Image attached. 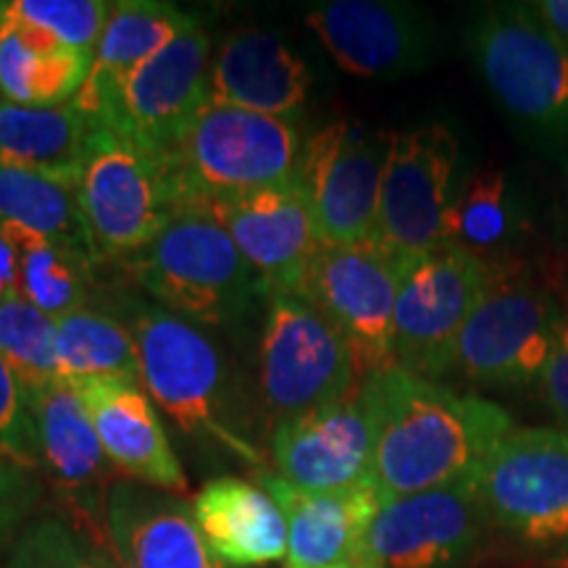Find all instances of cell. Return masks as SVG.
<instances>
[{
    "mask_svg": "<svg viewBox=\"0 0 568 568\" xmlns=\"http://www.w3.org/2000/svg\"><path fill=\"white\" fill-rule=\"evenodd\" d=\"M368 389L376 410L372 485L382 503L468 479L516 429L497 403L397 366L368 376Z\"/></svg>",
    "mask_w": 568,
    "mask_h": 568,
    "instance_id": "obj_1",
    "label": "cell"
},
{
    "mask_svg": "<svg viewBox=\"0 0 568 568\" xmlns=\"http://www.w3.org/2000/svg\"><path fill=\"white\" fill-rule=\"evenodd\" d=\"M305 24L339 69L364 80L418 74L439 51L432 19L395 0H326L308 6Z\"/></svg>",
    "mask_w": 568,
    "mask_h": 568,
    "instance_id": "obj_17",
    "label": "cell"
},
{
    "mask_svg": "<svg viewBox=\"0 0 568 568\" xmlns=\"http://www.w3.org/2000/svg\"><path fill=\"white\" fill-rule=\"evenodd\" d=\"M77 201L98 261L145 251L187 201L166 159L101 130L84 163Z\"/></svg>",
    "mask_w": 568,
    "mask_h": 568,
    "instance_id": "obj_7",
    "label": "cell"
},
{
    "mask_svg": "<svg viewBox=\"0 0 568 568\" xmlns=\"http://www.w3.org/2000/svg\"><path fill=\"white\" fill-rule=\"evenodd\" d=\"M101 130L74 101L61 105L0 101V159L74 187Z\"/></svg>",
    "mask_w": 568,
    "mask_h": 568,
    "instance_id": "obj_27",
    "label": "cell"
},
{
    "mask_svg": "<svg viewBox=\"0 0 568 568\" xmlns=\"http://www.w3.org/2000/svg\"><path fill=\"white\" fill-rule=\"evenodd\" d=\"M6 568H122L111 545L67 514L32 518L13 537Z\"/></svg>",
    "mask_w": 568,
    "mask_h": 568,
    "instance_id": "obj_32",
    "label": "cell"
},
{
    "mask_svg": "<svg viewBox=\"0 0 568 568\" xmlns=\"http://www.w3.org/2000/svg\"><path fill=\"white\" fill-rule=\"evenodd\" d=\"M539 387H542L552 416L560 422V429L568 432V314L560 318L556 347H552L548 366L539 376Z\"/></svg>",
    "mask_w": 568,
    "mask_h": 568,
    "instance_id": "obj_37",
    "label": "cell"
},
{
    "mask_svg": "<svg viewBox=\"0 0 568 568\" xmlns=\"http://www.w3.org/2000/svg\"><path fill=\"white\" fill-rule=\"evenodd\" d=\"M0 453L24 468L40 466L38 429H34L30 400L3 358H0Z\"/></svg>",
    "mask_w": 568,
    "mask_h": 568,
    "instance_id": "obj_35",
    "label": "cell"
},
{
    "mask_svg": "<svg viewBox=\"0 0 568 568\" xmlns=\"http://www.w3.org/2000/svg\"><path fill=\"white\" fill-rule=\"evenodd\" d=\"M564 316L548 290L495 268L493 284L460 332L450 374L477 385L539 382Z\"/></svg>",
    "mask_w": 568,
    "mask_h": 568,
    "instance_id": "obj_10",
    "label": "cell"
},
{
    "mask_svg": "<svg viewBox=\"0 0 568 568\" xmlns=\"http://www.w3.org/2000/svg\"><path fill=\"white\" fill-rule=\"evenodd\" d=\"M376 410L368 376L343 400L287 418L268 432L274 474L308 493H337L372 481Z\"/></svg>",
    "mask_w": 568,
    "mask_h": 568,
    "instance_id": "obj_16",
    "label": "cell"
},
{
    "mask_svg": "<svg viewBox=\"0 0 568 568\" xmlns=\"http://www.w3.org/2000/svg\"><path fill=\"white\" fill-rule=\"evenodd\" d=\"M489 527L535 550L568 545V432L514 429L468 477Z\"/></svg>",
    "mask_w": 568,
    "mask_h": 568,
    "instance_id": "obj_8",
    "label": "cell"
},
{
    "mask_svg": "<svg viewBox=\"0 0 568 568\" xmlns=\"http://www.w3.org/2000/svg\"><path fill=\"white\" fill-rule=\"evenodd\" d=\"M308 63L280 34L237 30L211 59L209 101L276 119H293L308 98Z\"/></svg>",
    "mask_w": 568,
    "mask_h": 568,
    "instance_id": "obj_23",
    "label": "cell"
},
{
    "mask_svg": "<svg viewBox=\"0 0 568 568\" xmlns=\"http://www.w3.org/2000/svg\"><path fill=\"white\" fill-rule=\"evenodd\" d=\"M0 358L24 389L61 379L55 355V318L42 314L24 297L0 303Z\"/></svg>",
    "mask_w": 568,
    "mask_h": 568,
    "instance_id": "obj_33",
    "label": "cell"
},
{
    "mask_svg": "<svg viewBox=\"0 0 568 568\" xmlns=\"http://www.w3.org/2000/svg\"><path fill=\"white\" fill-rule=\"evenodd\" d=\"M230 232L268 293H301L322 237L301 184L197 203Z\"/></svg>",
    "mask_w": 568,
    "mask_h": 568,
    "instance_id": "obj_19",
    "label": "cell"
},
{
    "mask_svg": "<svg viewBox=\"0 0 568 568\" xmlns=\"http://www.w3.org/2000/svg\"><path fill=\"white\" fill-rule=\"evenodd\" d=\"M9 232L21 251V297L27 303H32L51 318L88 308L92 290L98 284V261L92 255L71 245L38 237V234Z\"/></svg>",
    "mask_w": 568,
    "mask_h": 568,
    "instance_id": "obj_31",
    "label": "cell"
},
{
    "mask_svg": "<svg viewBox=\"0 0 568 568\" xmlns=\"http://www.w3.org/2000/svg\"><path fill=\"white\" fill-rule=\"evenodd\" d=\"M524 230V203L503 169H479L464 184L447 216L445 245L464 247L487 261Z\"/></svg>",
    "mask_w": 568,
    "mask_h": 568,
    "instance_id": "obj_30",
    "label": "cell"
},
{
    "mask_svg": "<svg viewBox=\"0 0 568 568\" xmlns=\"http://www.w3.org/2000/svg\"><path fill=\"white\" fill-rule=\"evenodd\" d=\"M489 531L471 481L385 500L366 535V558L379 568H468Z\"/></svg>",
    "mask_w": 568,
    "mask_h": 568,
    "instance_id": "obj_14",
    "label": "cell"
},
{
    "mask_svg": "<svg viewBox=\"0 0 568 568\" xmlns=\"http://www.w3.org/2000/svg\"><path fill=\"white\" fill-rule=\"evenodd\" d=\"M88 408L105 456L119 477L180 495L187 477L153 397L132 379H82L71 385Z\"/></svg>",
    "mask_w": 568,
    "mask_h": 568,
    "instance_id": "obj_20",
    "label": "cell"
},
{
    "mask_svg": "<svg viewBox=\"0 0 568 568\" xmlns=\"http://www.w3.org/2000/svg\"><path fill=\"white\" fill-rule=\"evenodd\" d=\"M95 55L63 45L0 3V101L19 105L69 103L88 80Z\"/></svg>",
    "mask_w": 568,
    "mask_h": 568,
    "instance_id": "obj_26",
    "label": "cell"
},
{
    "mask_svg": "<svg viewBox=\"0 0 568 568\" xmlns=\"http://www.w3.org/2000/svg\"><path fill=\"white\" fill-rule=\"evenodd\" d=\"M11 9L63 45L95 55L111 3L105 0H11Z\"/></svg>",
    "mask_w": 568,
    "mask_h": 568,
    "instance_id": "obj_34",
    "label": "cell"
},
{
    "mask_svg": "<svg viewBox=\"0 0 568 568\" xmlns=\"http://www.w3.org/2000/svg\"><path fill=\"white\" fill-rule=\"evenodd\" d=\"M389 134L335 122L303 142L295 182L308 197L322 245L372 243Z\"/></svg>",
    "mask_w": 568,
    "mask_h": 568,
    "instance_id": "obj_13",
    "label": "cell"
},
{
    "mask_svg": "<svg viewBox=\"0 0 568 568\" xmlns=\"http://www.w3.org/2000/svg\"><path fill=\"white\" fill-rule=\"evenodd\" d=\"M111 311L132 332L140 353L142 387L187 437L216 445L232 458L266 471V456L253 439L234 372L222 345L203 326L153 301L116 295Z\"/></svg>",
    "mask_w": 568,
    "mask_h": 568,
    "instance_id": "obj_2",
    "label": "cell"
},
{
    "mask_svg": "<svg viewBox=\"0 0 568 568\" xmlns=\"http://www.w3.org/2000/svg\"><path fill=\"white\" fill-rule=\"evenodd\" d=\"M124 268L153 303L209 329L240 326L268 295L230 232L197 203L184 205Z\"/></svg>",
    "mask_w": 568,
    "mask_h": 568,
    "instance_id": "obj_3",
    "label": "cell"
},
{
    "mask_svg": "<svg viewBox=\"0 0 568 568\" xmlns=\"http://www.w3.org/2000/svg\"><path fill=\"white\" fill-rule=\"evenodd\" d=\"M193 514L213 556L234 568L287 560V521L264 487L237 477L205 481Z\"/></svg>",
    "mask_w": 568,
    "mask_h": 568,
    "instance_id": "obj_25",
    "label": "cell"
},
{
    "mask_svg": "<svg viewBox=\"0 0 568 568\" xmlns=\"http://www.w3.org/2000/svg\"><path fill=\"white\" fill-rule=\"evenodd\" d=\"M38 429L40 466L51 477L67 516L105 537V500L119 471L105 456L88 408L69 382L24 389Z\"/></svg>",
    "mask_w": 568,
    "mask_h": 568,
    "instance_id": "obj_18",
    "label": "cell"
},
{
    "mask_svg": "<svg viewBox=\"0 0 568 568\" xmlns=\"http://www.w3.org/2000/svg\"><path fill=\"white\" fill-rule=\"evenodd\" d=\"M343 332L301 293H268L258 343V397L268 432L287 418L343 400L361 387Z\"/></svg>",
    "mask_w": 568,
    "mask_h": 568,
    "instance_id": "obj_6",
    "label": "cell"
},
{
    "mask_svg": "<svg viewBox=\"0 0 568 568\" xmlns=\"http://www.w3.org/2000/svg\"><path fill=\"white\" fill-rule=\"evenodd\" d=\"M403 266L374 240L322 245L303 280L301 295L343 332L364 376L395 368L393 316Z\"/></svg>",
    "mask_w": 568,
    "mask_h": 568,
    "instance_id": "obj_12",
    "label": "cell"
},
{
    "mask_svg": "<svg viewBox=\"0 0 568 568\" xmlns=\"http://www.w3.org/2000/svg\"><path fill=\"white\" fill-rule=\"evenodd\" d=\"M17 466L13 460L9 464L0 458V545L38 500V487L32 485L30 474H19Z\"/></svg>",
    "mask_w": 568,
    "mask_h": 568,
    "instance_id": "obj_36",
    "label": "cell"
},
{
    "mask_svg": "<svg viewBox=\"0 0 568 568\" xmlns=\"http://www.w3.org/2000/svg\"><path fill=\"white\" fill-rule=\"evenodd\" d=\"M481 82L524 138L568 161V48L527 3L485 6L466 30Z\"/></svg>",
    "mask_w": 568,
    "mask_h": 568,
    "instance_id": "obj_4",
    "label": "cell"
},
{
    "mask_svg": "<svg viewBox=\"0 0 568 568\" xmlns=\"http://www.w3.org/2000/svg\"><path fill=\"white\" fill-rule=\"evenodd\" d=\"M542 24L568 48V0H537L529 3Z\"/></svg>",
    "mask_w": 568,
    "mask_h": 568,
    "instance_id": "obj_39",
    "label": "cell"
},
{
    "mask_svg": "<svg viewBox=\"0 0 568 568\" xmlns=\"http://www.w3.org/2000/svg\"><path fill=\"white\" fill-rule=\"evenodd\" d=\"M105 537L122 568H234L213 556L180 495L122 477L105 500Z\"/></svg>",
    "mask_w": 568,
    "mask_h": 568,
    "instance_id": "obj_21",
    "label": "cell"
},
{
    "mask_svg": "<svg viewBox=\"0 0 568 568\" xmlns=\"http://www.w3.org/2000/svg\"><path fill=\"white\" fill-rule=\"evenodd\" d=\"M301 151L293 119L209 101L166 161L184 201L211 203L293 184Z\"/></svg>",
    "mask_w": 568,
    "mask_h": 568,
    "instance_id": "obj_5",
    "label": "cell"
},
{
    "mask_svg": "<svg viewBox=\"0 0 568 568\" xmlns=\"http://www.w3.org/2000/svg\"><path fill=\"white\" fill-rule=\"evenodd\" d=\"M493 264L456 245H439L403 266L393 316V358L403 372L439 379L495 276Z\"/></svg>",
    "mask_w": 568,
    "mask_h": 568,
    "instance_id": "obj_9",
    "label": "cell"
},
{
    "mask_svg": "<svg viewBox=\"0 0 568 568\" xmlns=\"http://www.w3.org/2000/svg\"><path fill=\"white\" fill-rule=\"evenodd\" d=\"M458 155V138L443 124L389 134L374 243L403 264L445 245Z\"/></svg>",
    "mask_w": 568,
    "mask_h": 568,
    "instance_id": "obj_11",
    "label": "cell"
},
{
    "mask_svg": "<svg viewBox=\"0 0 568 568\" xmlns=\"http://www.w3.org/2000/svg\"><path fill=\"white\" fill-rule=\"evenodd\" d=\"M345 568H379V566L372 564V560H368V558H364V560H355V564L345 566Z\"/></svg>",
    "mask_w": 568,
    "mask_h": 568,
    "instance_id": "obj_40",
    "label": "cell"
},
{
    "mask_svg": "<svg viewBox=\"0 0 568 568\" xmlns=\"http://www.w3.org/2000/svg\"><path fill=\"white\" fill-rule=\"evenodd\" d=\"M258 481L287 521L284 568H345L366 558L368 527L382 506L372 481L337 493H308L274 471H261Z\"/></svg>",
    "mask_w": 568,
    "mask_h": 568,
    "instance_id": "obj_22",
    "label": "cell"
},
{
    "mask_svg": "<svg viewBox=\"0 0 568 568\" xmlns=\"http://www.w3.org/2000/svg\"><path fill=\"white\" fill-rule=\"evenodd\" d=\"M0 226L71 245L98 261L74 184L3 159H0Z\"/></svg>",
    "mask_w": 568,
    "mask_h": 568,
    "instance_id": "obj_28",
    "label": "cell"
},
{
    "mask_svg": "<svg viewBox=\"0 0 568 568\" xmlns=\"http://www.w3.org/2000/svg\"><path fill=\"white\" fill-rule=\"evenodd\" d=\"M21 297V251L9 230L0 226V303Z\"/></svg>",
    "mask_w": 568,
    "mask_h": 568,
    "instance_id": "obj_38",
    "label": "cell"
},
{
    "mask_svg": "<svg viewBox=\"0 0 568 568\" xmlns=\"http://www.w3.org/2000/svg\"><path fill=\"white\" fill-rule=\"evenodd\" d=\"M537 568H568V560H564V564H550V566H537Z\"/></svg>",
    "mask_w": 568,
    "mask_h": 568,
    "instance_id": "obj_41",
    "label": "cell"
},
{
    "mask_svg": "<svg viewBox=\"0 0 568 568\" xmlns=\"http://www.w3.org/2000/svg\"><path fill=\"white\" fill-rule=\"evenodd\" d=\"M195 19L182 13L172 3L159 0H119L111 3L103 34L98 40L95 61L88 80L71 101L88 113L98 126H105V119L116 103L124 82L132 71L151 61L155 53L172 45L182 32L193 30Z\"/></svg>",
    "mask_w": 568,
    "mask_h": 568,
    "instance_id": "obj_24",
    "label": "cell"
},
{
    "mask_svg": "<svg viewBox=\"0 0 568 568\" xmlns=\"http://www.w3.org/2000/svg\"><path fill=\"white\" fill-rule=\"evenodd\" d=\"M55 355L61 379H132L142 385L140 353L132 332L105 308H80L55 318Z\"/></svg>",
    "mask_w": 568,
    "mask_h": 568,
    "instance_id": "obj_29",
    "label": "cell"
},
{
    "mask_svg": "<svg viewBox=\"0 0 568 568\" xmlns=\"http://www.w3.org/2000/svg\"><path fill=\"white\" fill-rule=\"evenodd\" d=\"M211 59V40L201 27L182 32L132 71L103 130L166 159L209 103Z\"/></svg>",
    "mask_w": 568,
    "mask_h": 568,
    "instance_id": "obj_15",
    "label": "cell"
}]
</instances>
